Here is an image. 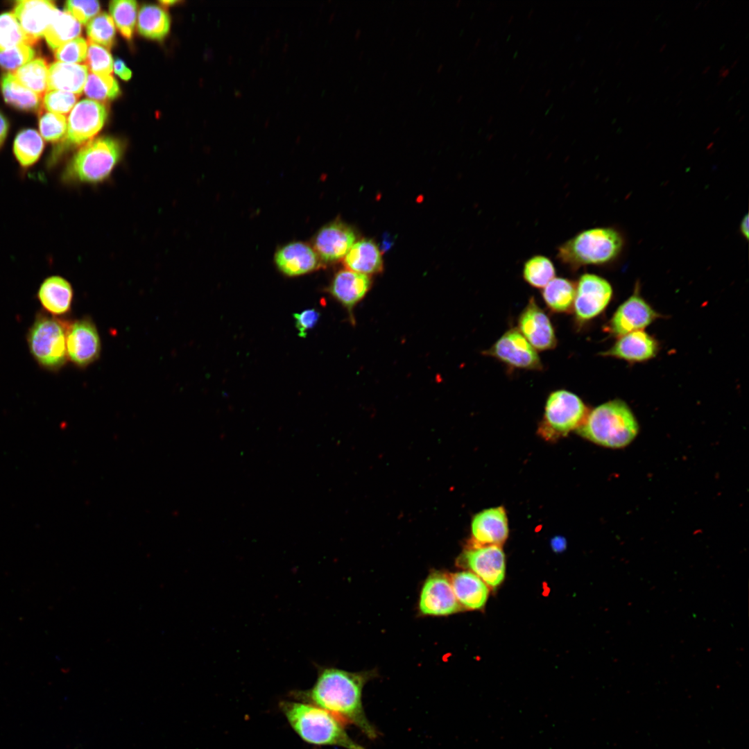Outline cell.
<instances>
[{"instance_id":"obj_42","label":"cell","mask_w":749,"mask_h":749,"mask_svg":"<svg viewBox=\"0 0 749 749\" xmlns=\"http://www.w3.org/2000/svg\"><path fill=\"white\" fill-rule=\"evenodd\" d=\"M65 8L80 24L85 25L99 12L100 4L95 0H69L65 3Z\"/></svg>"},{"instance_id":"obj_12","label":"cell","mask_w":749,"mask_h":749,"mask_svg":"<svg viewBox=\"0 0 749 749\" xmlns=\"http://www.w3.org/2000/svg\"><path fill=\"white\" fill-rule=\"evenodd\" d=\"M639 288L617 309L607 329L610 334L619 337L626 334L644 330L660 314L641 296Z\"/></svg>"},{"instance_id":"obj_56","label":"cell","mask_w":749,"mask_h":749,"mask_svg":"<svg viewBox=\"0 0 749 749\" xmlns=\"http://www.w3.org/2000/svg\"><path fill=\"white\" fill-rule=\"evenodd\" d=\"M719 129H720V127H717V128L714 131V133L716 132Z\"/></svg>"},{"instance_id":"obj_27","label":"cell","mask_w":749,"mask_h":749,"mask_svg":"<svg viewBox=\"0 0 749 749\" xmlns=\"http://www.w3.org/2000/svg\"><path fill=\"white\" fill-rule=\"evenodd\" d=\"M44 149L43 138L35 130L24 129L15 137L12 153L22 171L34 166Z\"/></svg>"},{"instance_id":"obj_17","label":"cell","mask_w":749,"mask_h":749,"mask_svg":"<svg viewBox=\"0 0 749 749\" xmlns=\"http://www.w3.org/2000/svg\"><path fill=\"white\" fill-rule=\"evenodd\" d=\"M472 544L501 546L508 536L505 509L498 506L476 514L472 521Z\"/></svg>"},{"instance_id":"obj_40","label":"cell","mask_w":749,"mask_h":749,"mask_svg":"<svg viewBox=\"0 0 749 749\" xmlns=\"http://www.w3.org/2000/svg\"><path fill=\"white\" fill-rule=\"evenodd\" d=\"M87 48L86 40L78 37L57 49L55 57L60 62L78 64L86 60Z\"/></svg>"},{"instance_id":"obj_6","label":"cell","mask_w":749,"mask_h":749,"mask_svg":"<svg viewBox=\"0 0 749 749\" xmlns=\"http://www.w3.org/2000/svg\"><path fill=\"white\" fill-rule=\"evenodd\" d=\"M69 323L44 311L35 316L27 334L28 349L39 366L56 370L67 360L66 336Z\"/></svg>"},{"instance_id":"obj_50","label":"cell","mask_w":749,"mask_h":749,"mask_svg":"<svg viewBox=\"0 0 749 749\" xmlns=\"http://www.w3.org/2000/svg\"><path fill=\"white\" fill-rule=\"evenodd\" d=\"M710 67H711L710 66H707V67H705V69H704L703 70V71H702V74H706V73H707V72L708 71V70H709V69H710Z\"/></svg>"},{"instance_id":"obj_15","label":"cell","mask_w":749,"mask_h":749,"mask_svg":"<svg viewBox=\"0 0 749 749\" xmlns=\"http://www.w3.org/2000/svg\"><path fill=\"white\" fill-rule=\"evenodd\" d=\"M517 329L536 350H551L556 345L552 323L533 297L519 317Z\"/></svg>"},{"instance_id":"obj_30","label":"cell","mask_w":749,"mask_h":749,"mask_svg":"<svg viewBox=\"0 0 749 749\" xmlns=\"http://www.w3.org/2000/svg\"><path fill=\"white\" fill-rule=\"evenodd\" d=\"M170 17L168 13L160 6L144 5L139 12L137 28L139 33L145 37L153 40H162L169 33Z\"/></svg>"},{"instance_id":"obj_8","label":"cell","mask_w":749,"mask_h":749,"mask_svg":"<svg viewBox=\"0 0 749 749\" xmlns=\"http://www.w3.org/2000/svg\"><path fill=\"white\" fill-rule=\"evenodd\" d=\"M613 291L610 282L595 274L582 275L576 285L574 311L578 322L589 321L599 316L611 301Z\"/></svg>"},{"instance_id":"obj_51","label":"cell","mask_w":749,"mask_h":749,"mask_svg":"<svg viewBox=\"0 0 749 749\" xmlns=\"http://www.w3.org/2000/svg\"><path fill=\"white\" fill-rule=\"evenodd\" d=\"M739 58H737V60H735L734 61V62H733V63H732V64H731V66H730V69H732V68H733V67H734V65H735V64H737V63L738 62V61H739Z\"/></svg>"},{"instance_id":"obj_54","label":"cell","mask_w":749,"mask_h":749,"mask_svg":"<svg viewBox=\"0 0 749 749\" xmlns=\"http://www.w3.org/2000/svg\"><path fill=\"white\" fill-rule=\"evenodd\" d=\"M700 4H701V2H698V3H696V6H695V8H694V9H695V10H696V9H697V8H698V6H700Z\"/></svg>"},{"instance_id":"obj_41","label":"cell","mask_w":749,"mask_h":749,"mask_svg":"<svg viewBox=\"0 0 749 749\" xmlns=\"http://www.w3.org/2000/svg\"><path fill=\"white\" fill-rule=\"evenodd\" d=\"M78 95L59 90H50L43 99L44 108L49 112L66 114L75 106Z\"/></svg>"},{"instance_id":"obj_2","label":"cell","mask_w":749,"mask_h":749,"mask_svg":"<svg viewBox=\"0 0 749 749\" xmlns=\"http://www.w3.org/2000/svg\"><path fill=\"white\" fill-rule=\"evenodd\" d=\"M279 707L295 732L308 743L365 749L351 739L341 721L318 707L298 700L282 701Z\"/></svg>"},{"instance_id":"obj_53","label":"cell","mask_w":749,"mask_h":749,"mask_svg":"<svg viewBox=\"0 0 749 749\" xmlns=\"http://www.w3.org/2000/svg\"><path fill=\"white\" fill-rule=\"evenodd\" d=\"M666 43H664V44H663L662 46V47H661V48L660 49V51H662L664 50V48L666 47Z\"/></svg>"},{"instance_id":"obj_29","label":"cell","mask_w":749,"mask_h":749,"mask_svg":"<svg viewBox=\"0 0 749 749\" xmlns=\"http://www.w3.org/2000/svg\"><path fill=\"white\" fill-rule=\"evenodd\" d=\"M575 284L567 278L554 277L543 289L542 295L546 306L553 311L567 313L574 306Z\"/></svg>"},{"instance_id":"obj_31","label":"cell","mask_w":749,"mask_h":749,"mask_svg":"<svg viewBox=\"0 0 749 749\" xmlns=\"http://www.w3.org/2000/svg\"><path fill=\"white\" fill-rule=\"evenodd\" d=\"M24 87L42 96L48 89L49 67L42 58L33 59L12 73Z\"/></svg>"},{"instance_id":"obj_7","label":"cell","mask_w":749,"mask_h":749,"mask_svg":"<svg viewBox=\"0 0 749 749\" xmlns=\"http://www.w3.org/2000/svg\"><path fill=\"white\" fill-rule=\"evenodd\" d=\"M587 408L582 399L566 390H558L548 397L540 433L546 438L565 436L578 429L587 415Z\"/></svg>"},{"instance_id":"obj_20","label":"cell","mask_w":749,"mask_h":749,"mask_svg":"<svg viewBox=\"0 0 749 749\" xmlns=\"http://www.w3.org/2000/svg\"><path fill=\"white\" fill-rule=\"evenodd\" d=\"M370 286L371 280L368 275L343 269L336 273L328 291L345 307L353 321V310L364 298Z\"/></svg>"},{"instance_id":"obj_25","label":"cell","mask_w":749,"mask_h":749,"mask_svg":"<svg viewBox=\"0 0 749 749\" xmlns=\"http://www.w3.org/2000/svg\"><path fill=\"white\" fill-rule=\"evenodd\" d=\"M344 264L347 269L368 276L383 269L381 252L370 239L355 242L345 256Z\"/></svg>"},{"instance_id":"obj_11","label":"cell","mask_w":749,"mask_h":749,"mask_svg":"<svg viewBox=\"0 0 749 749\" xmlns=\"http://www.w3.org/2000/svg\"><path fill=\"white\" fill-rule=\"evenodd\" d=\"M459 561L488 586L496 587L504 579L506 560L501 546L471 544L460 556Z\"/></svg>"},{"instance_id":"obj_34","label":"cell","mask_w":749,"mask_h":749,"mask_svg":"<svg viewBox=\"0 0 749 749\" xmlns=\"http://www.w3.org/2000/svg\"><path fill=\"white\" fill-rule=\"evenodd\" d=\"M84 93L91 100L98 102L114 99L121 92L117 80L112 76H102L91 73L87 76Z\"/></svg>"},{"instance_id":"obj_9","label":"cell","mask_w":749,"mask_h":749,"mask_svg":"<svg viewBox=\"0 0 749 749\" xmlns=\"http://www.w3.org/2000/svg\"><path fill=\"white\" fill-rule=\"evenodd\" d=\"M483 354L512 368L531 370L542 369L537 350L515 328L506 332Z\"/></svg>"},{"instance_id":"obj_48","label":"cell","mask_w":749,"mask_h":749,"mask_svg":"<svg viewBox=\"0 0 749 749\" xmlns=\"http://www.w3.org/2000/svg\"><path fill=\"white\" fill-rule=\"evenodd\" d=\"M160 3L162 6H171V5H173V4H175V3H178L179 1H175V0H172V1H160Z\"/></svg>"},{"instance_id":"obj_21","label":"cell","mask_w":749,"mask_h":749,"mask_svg":"<svg viewBox=\"0 0 749 749\" xmlns=\"http://www.w3.org/2000/svg\"><path fill=\"white\" fill-rule=\"evenodd\" d=\"M278 269L287 276L301 275L318 268L319 257L309 245L297 241L279 249L275 255Z\"/></svg>"},{"instance_id":"obj_39","label":"cell","mask_w":749,"mask_h":749,"mask_svg":"<svg viewBox=\"0 0 749 749\" xmlns=\"http://www.w3.org/2000/svg\"><path fill=\"white\" fill-rule=\"evenodd\" d=\"M32 46L21 44L0 52V66L8 71H16L34 58Z\"/></svg>"},{"instance_id":"obj_23","label":"cell","mask_w":749,"mask_h":749,"mask_svg":"<svg viewBox=\"0 0 749 749\" xmlns=\"http://www.w3.org/2000/svg\"><path fill=\"white\" fill-rule=\"evenodd\" d=\"M449 576L455 596L461 606L467 610H480L489 595L488 586L475 574L463 571Z\"/></svg>"},{"instance_id":"obj_57","label":"cell","mask_w":749,"mask_h":749,"mask_svg":"<svg viewBox=\"0 0 749 749\" xmlns=\"http://www.w3.org/2000/svg\"><path fill=\"white\" fill-rule=\"evenodd\" d=\"M744 117H745V116H744V115H743V116H742V117H741V118L739 119V121H741V120H742L743 119H744Z\"/></svg>"},{"instance_id":"obj_13","label":"cell","mask_w":749,"mask_h":749,"mask_svg":"<svg viewBox=\"0 0 749 749\" xmlns=\"http://www.w3.org/2000/svg\"><path fill=\"white\" fill-rule=\"evenodd\" d=\"M419 608L424 615L446 616L460 610L449 576L440 571L432 572L426 579L420 593Z\"/></svg>"},{"instance_id":"obj_4","label":"cell","mask_w":749,"mask_h":749,"mask_svg":"<svg viewBox=\"0 0 749 749\" xmlns=\"http://www.w3.org/2000/svg\"><path fill=\"white\" fill-rule=\"evenodd\" d=\"M623 239L610 227L583 230L560 245L557 259L571 270L588 265L603 266L614 261L621 254Z\"/></svg>"},{"instance_id":"obj_16","label":"cell","mask_w":749,"mask_h":749,"mask_svg":"<svg viewBox=\"0 0 749 749\" xmlns=\"http://www.w3.org/2000/svg\"><path fill=\"white\" fill-rule=\"evenodd\" d=\"M355 241L356 234L352 227L341 221H334L318 232L313 246L320 259L331 262L345 257Z\"/></svg>"},{"instance_id":"obj_52","label":"cell","mask_w":749,"mask_h":749,"mask_svg":"<svg viewBox=\"0 0 749 749\" xmlns=\"http://www.w3.org/2000/svg\"><path fill=\"white\" fill-rule=\"evenodd\" d=\"M725 69H726V67H725V65H723V66H722V67H721V69H719V71H718L719 74H721V73H722V72H723V71H724V70H725Z\"/></svg>"},{"instance_id":"obj_49","label":"cell","mask_w":749,"mask_h":749,"mask_svg":"<svg viewBox=\"0 0 749 749\" xmlns=\"http://www.w3.org/2000/svg\"><path fill=\"white\" fill-rule=\"evenodd\" d=\"M730 73V69L726 68L721 74H718V78H724Z\"/></svg>"},{"instance_id":"obj_1","label":"cell","mask_w":749,"mask_h":749,"mask_svg":"<svg viewBox=\"0 0 749 749\" xmlns=\"http://www.w3.org/2000/svg\"><path fill=\"white\" fill-rule=\"evenodd\" d=\"M373 671L349 672L334 667L320 668L313 686L294 691L296 700L318 707L342 723L352 724L368 738L374 739L378 732L368 719L362 703L364 685Z\"/></svg>"},{"instance_id":"obj_19","label":"cell","mask_w":749,"mask_h":749,"mask_svg":"<svg viewBox=\"0 0 749 749\" xmlns=\"http://www.w3.org/2000/svg\"><path fill=\"white\" fill-rule=\"evenodd\" d=\"M658 350L657 340L645 331L639 330L618 337L614 345L601 354L630 363H639L653 359Z\"/></svg>"},{"instance_id":"obj_28","label":"cell","mask_w":749,"mask_h":749,"mask_svg":"<svg viewBox=\"0 0 749 749\" xmlns=\"http://www.w3.org/2000/svg\"><path fill=\"white\" fill-rule=\"evenodd\" d=\"M81 33L80 24L68 12L57 9L44 33L49 46L55 51L76 38Z\"/></svg>"},{"instance_id":"obj_46","label":"cell","mask_w":749,"mask_h":749,"mask_svg":"<svg viewBox=\"0 0 749 749\" xmlns=\"http://www.w3.org/2000/svg\"><path fill=\"white\" fill-rule=\"evenodd\" d=\"M551 545L554 551L561 552L566 548V540L564 537H556L551 540Z\"/></svg>"},{"instance_id":"obj_36","label":"cell","mask_w":749,"mask_h":749,"mask_svg":"<svg viewBox=\"0 0 749 749\" xmlns=\"http://www.w3.org/2000/svg\"><path fill=\"white\" fill-rule=\"evenodd\" d=\"M32 46L13 12L0 15V52L19 44Z\"/></svg>"},{"instance_id":"obj_24","label":"cell","mask_w":749,"mask_h":749,"mask_svg":"<svg viewBox=\"0 0 749 749\" xmlns=\"http://www.w3.org/2000/svg\"><path fill=\"white\" fill-rule=\"evenodd\" d=\"M87 76L85 64L53 62L49 67L47 91L59 90L80 95Z\"/></svg>"},{"instance_id":"obj_26","label":"cell","mask_w":749,"mask_h":749,"mask_svg":"<svg viewBox=\"0 0 749 749\" xmlns=\"http://www.w3.org/2000/svg\"><path fill=\"white\" fill-rule=\"evenodd\" d=\"M1 90L5 101L24 111L37 112L42 105V96L22 85L12 73L2 75Z\"/></svg>"},{"instance_id":"obj_18","label":"cell","mask_w":749,"mask_h":749,"mask_svg":"<svg viewBox=\"0 0 749 749\" xmlns=\"http://www.w3.org/2000/svg\"><path fill=\"white\" fill-rule=\"evenodd\" d=\"M56 10L51 1L22 0L16 2L13 14L33 45L44 35Z\"/></svg>"},{"instance_id":"obj_35","label":"cell","mask_w":749,"mask_h":749,"mask_svg":"<svg viewBox=\"0 0 749 749\" xmlns=\"http://www.w3.org/2000/svg\"><path fill=\"white\" fill-rule=\"evenodd\" d=\"M114 21L108 14L101 12L89 21L87 26L89 42L98 44L107 50L113 46L115 40Z\"/></svg>"},{"instance_id":"obj_33","label":"cell","mask_w":749,"mask_h":749,"mask_svg":"<svg viewBox=\"0 0 749 749\" xmlns=\"http://www.w3.org/2000/svg\"><path fill=\"white\" fill-rule=\"evenodd\" d=\"M137 6V2L134 0H114L110 2L109 9L114 23L127 40H130L133 35Z\"/></svg>"},{"instance_id":"obj_22","label":"cell","mask_w":749,"mask_h":749,"mask_svg":"<svg viewBox=\"0 0 749 749\" xmlns=\"http://www.w3.org/2000/svg\"><path fill=\"white\" fill-rule=\"evenodd\" d=\"M37 299L49 314L60 316L69 311L73 300L70 283L59 275L45 278L39 286Z\"/></svg>"},{"instance_id":"obj_10","label":"cell","mask_w":749,"mask_h":749,"mask_svg":"<svg viewBox=\"0 0 749 749\" xmlns=\"http://www.w3.org/2000/svg\"><path fill=\"white\" fill-rule=\"evenodd\" d=\"M107 116L103 103L91 99L79 101L69 116L64 145L75 146L88 141L102 128Z\"/></svg>"},{"instance_id":"obj_14","label":"cell","mask_w":749,"mask_h":749,"mask_svg":"<svg viewBox=\"0 0 749 749\" xmlns=\"http://www.w3.org/2000/svg\"><path fill=\"white\" fill-rule=\"evenodd\" d=\"M67 358L76 365L85 367L99 356L101 342L94 324L83 318L68 324L66 336Z\"/></svg>"},{"instance_id":"obj_43","label":"cell","mask_w":749,"mask_h":749,"mask_svg":"<svg viewBox=\"0 0 749 749\" xmlns=\"http://www.w3.org/2000/svg\"><path fill=\"white\" fill-rule=\"evenodd\" d=\"M293 317L299 336L304 338L307 332L318 322L320 313L315 309H309L300 313H294Z\"/></svg>"},{"instance_id":"obj_5","label":"cell","mask_w":749,"mask_h":749,"mask_svg":"<svg viewBox=\"0 0 749 749\" xmlns=\"http://www.w3.org/2000/svg\"><path fill=\"white\" fill-rule=\"evenodd\" d=\"M123 147L110 137L92 139L72 157L61 175L66 184L94 183L106 179L120 160Z\"/></svg>"},{"instance_id":"obj_55","label":"cell","mask_w":749,"mask_h":749,"mask_svg":"<svg viewBox=\"0 0 749 749\" xmlns=\"http://www.w3.org/2000/svg\"><path fill=\"white\" fill-rule=\"evenodd\" d=\"M723 78H719V80H718V81L717 82V84H716V85H718L719 84H721V82L723 81Z\"/></svg>"},{"instance_id":"obj_44","label":"cell","mask_w":749,"mask_h":749,"mask_svg":"<svg viewBox=\"0 0 749 749\" xmlns=\"http://www.w3.org/2000/svg\"><path fill=\"white\" fill-rule=\"evenodd\" d=\"M113 67L116 74L121 79L124 80L130 79L132 71L121 59L117 58L113 62Z\"/></svg>"},{"instance_id":"obj_32","label":"cell","mask_w":749,"mask_h":749,"mask_svg":"<svg viewBox=\"0 0 749 749\" xmlns=\"http://www.w3.org/2000/svg\"><path fill=\"white\" fill-rule=\"evenodd\" d=\"M556 275V268L548 257L537 255L528 259L523 266L524 279L531 286L543 289Z\"/></svg>"},{"instance_id":"obj_37","label":"cell","mask_w":749,"mask_h":749,"mask_svg":"<svg viewBox=\"0 0 749 749\" xmlns=\"http://www.w3.org/2000/svg\"><path fill=\"white\" fill-rule=\"evenodd\" d=\"M40 135L46 141L55 143L64 139L67 130L64 115L46 112L40 119Z\"/></svg>"},{"instance_id":"obj_38","label":"cell","mask_w":749,"mask_h":749,"mask_svg":"<svg viewBox=\"0 0 749 749\" xmlns=\"http://www.w3.org/2000/svg\"><path fill=\"white\" fill-rule=\"evenodd\" d=\"M87 67L98 76H110L113 70V60L109 50L89 42L87 54Z\"/></svg>"},{"instance_id":"obj_45","label":"cell","mask_w":749,"mask_h":749,"mask_svg":"<svg viewBox=\"0 0 749 749\" xmlns=\"http://www.w3.org/2000/svg\"><path fill=\"white\" fill-rule=\"evenodd\" d=\"M8 131V122L0 112V148L2 147Z\"/></svg>"},{"instance_id":"obj_3","label":"cell","mask_w":749,"mask_h":749,"mask_svg":"<svg viewBox=\"0 0 749 749\" xmlns=\"http://www.w3.org/2000/svg\"><path fill=\"white\" fill-rule=\"evenodd\" d=\"M639 431L637 420L628 405L621 399L606 402L590 411L578 433L597 445L623 448L629 445Z\"/></svg>"},{"instance_id":"obj_47","label":"cell","mask_w":749,"mask_h":749,"mask_svg":"<svg viewBox=\"0 0 749 749\" xmlns=\"http://www.w3.org/2000/svg\"><path fill=\"white\" fill-rule=\"evenodd\" d=\"M748 216L746 214L741 220L740 223V232L746 239H748L749 227H748Z\"/></svg>"}]
</instances>
